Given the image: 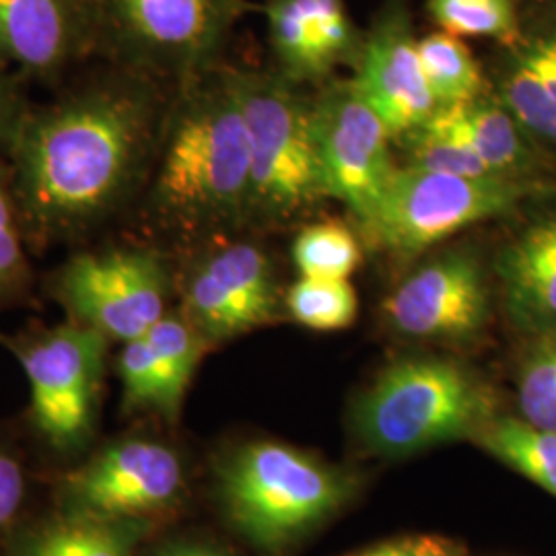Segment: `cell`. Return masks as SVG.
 I'll return each instance as SVG.
<instances>
[{"mask_svg":"<svg viewBox=\"0 0 556 556\" xmlns=\"http://www.w3.org/2000/svg\"><path fill=\"white\" fill-rule=\"evenodd\" d=\"M266 17L270 40L289 77H321L332 68L319 43L316 0H270Z\"/></svg>","mask_w":556,"mask_h":556,"instance_id":"44dd1931","label":"cell"},{"mask_svg":"<svg viewBox=\"0 0 556 556\" xmlns=\"http://www.w3.org/2000/svg\"><path fill=\"white\" fill-rule=\"evenodd\" d=\"M466 140L486 169L497 178L532 179L538 157L532 137L498 100H477L441 105L433 114Z\"/></svg>","mask_w":556,"mask_h":556,"instance_id":"e0dca14e","label":"cell"},{"mask_svg":"<svg viewBox=\"0 0 556 556\" xmlns=\"http://www.w3.org/2000/svg\"><path fill=\"white\" fill-rule=\"evenodd\" d=\"M285 305L291 318L318 332H337L357 319L358 299L349 278L301 277L295 280Z\"/></svg>","mask_w":556,"mask_h":556,"instance_id":"cb8c5ba5","label":"cell"},{"mask_svg":"<svg viewBox=\"0 0 556 556\" xmlns=\"http://www.w3.org/2000/svg\"><path fill=\"white\" fill-rule=\"evenodd\" d=\"M174 289L172 258L151 241L83 245L46 278L66 319L118 344L147 334L169 312Z\"/></svg>","mask_w":556,"mask_h":556,"instance_id":"8992f818","label":"cell"},{"mask_svg":"<svg viewBox=\"0 0 556 556\" xmlns=\"http://www.w3.org/2000/svg\"><path fill=\"white\" fill-rule=\"evenodd\" d=\"M429 11L443 31L457 38L517 40L514 0H429Z\"/></svg>","mask_w":556,"mask_h":556,"instance_id":"83f0119b","label":"cell"},{"mask_svg":"<svg viewBox=\"0 0 556 556\" xmlns=\"http://www.w3.org/2000/svg\"><path fill=\"white\" fill-rule=\"evenodd\" d=\"M431 544V540H422V538H406V540H394V542H383L369 551H363L355 556H420L427 546Z\"/></svg>","mask_w":556,"mask_h":556,"instance_id":"1f68e13d","label":"cell"},{"mask_svg":"<svg viewBox=\"0 0 556 556\" xmlns=\"http://www.w3.org/2000/svg\"><path fill=\"white\" fill-rule=\"evenodd\" d=\"M151 526L153 519L60 514L29 532L17 556H132Z\"/></svg>","mask_w":556,"mask_h":556,"instance_id":"d6986e66","label":"cell"},{"mask_svg":"<svg viewBox=\"0 0 556 556\" xmlns=\"http://www.w3.org/2000/svg\"><path fill=\"white\" fill-rule=\"evenodd\" d=\"M25 498V475L20 459L0 447V530L20 516Z\"/></svg>","mask_w":556,"mask_h":556,"instance_id":"4dcf8cb0","label":"cell"},{"mask_svg":"<svg viewBox=\"0 0 556 556\" xmlns=\"http://www.w3.org/2000/svg\"><path fill=\"white\" fill-rule=\"evenodd\" d=\"M250 140L248 227L295 219L328 199L319 161L316 103L295 91L291 80L233 71Z\"/></svg>","mask_w":556,"mask_h":556,"instance_id":"5b68a950","label":"cell"},{"mask_svg":"<svg viewBox=\"0 0 556 556\" xmlns=\"http://www.w3.org/2000/svg\"><path fill=\"white\" fill-rule=\"evenodd\" d=\"M316 119L326 197L344 202L363 225L396 174L390 149L394 137L349 85L316 103Z\"/></svg>","mask_w":556,"mask_h":556,"instance_id":"7c38bea8","label":"cell"},{"mask_svg":"<svg viewBox=\"0 0 556 556\" xmlns=\"http://www.w3.org/2000/svg\"><path fill=\"white\" fill-rule=\"evenodd\" d=\"M519 408L530 425L556 431V332L542 337L519 374Z\"/></svg>","mask_w":556,"mask_h":556,"instance_id":"f1b7e54d","label":"cell"},{"mask_svg":"<svg viewBox=\"0 0 556 556\" xmlns=\"http://www.w3.org/2000/svg\"><path fill=\"white\" fill-rule=\"evenodd\" d=\"M250 140L233 71L174 89L157 153L137 200L142 227L190 250L248 229Z\"/></svg>","mask_w":556,"mask_h":556,"instance_id":"7a4b0ae2","label":"cell"},{"mask_svg":"<svg viewBox=\"0 0 556 556\" xmlns=\"http://www.w3.org/2000/svg\"><path fill=\"white\" fill-rule=\"evenodd\" d=\"M351 495V477L277 441L245 443L219 468L225 514L264 551H280L309 534Z\"/></svg>","mask_w":556,"mask_h":556,"instance_id":"277c9868","label":"cell"},{"mask_svg":"<svg viewBox=\"0 0 556 556\" xmlns=\"http://www.w3.org/2000/svg\"><path fill=\"white\" fill-rule=\"evenodd\" d=\"M489 309L486 275L466 250L425 262L383 301V316L397 334L420 340L477 337Z\"/></svg>","mask_w":556,"mask_h":556,"instance_id":"4fadbf2b","label":"cell"},{"mask_svg":"<svg viewBox=\"0 0 556 556\" xmlns=\"http://www.w3.org/2000/svg\"><path fill=\"white\" fill-rule=\"evenodd\" d=\"M169 101L160 80L105 62L29 105L7 161L31 252L80 248L135 208Z\"/></svg>","mask_w":556,"mask_h":556,"instance_id":"6da1fadb","label":"cell"},{"mask_svg":"<svg viewBox=\"0 0 556 556\" xmlns=\"http://www.w3.org/2000/svg\"><path fill=\"white\" fill-rule=\"evenodd\" d=\"M98 54V0H0V62L20 79L56 85Z\"/></svg>","mask_w":556,"mask_h":556,"instance_id":"5bb4252c","label":"cell"},{"mask_svg":"<svg viewBox=\"0 0 556 556\" xmlns=\"http://www.w3.org/2000/svg\"><path fill=\"white\" fill-rule=\"evenodd\" d=\"M184 491L178 454L153 439L130 438L101 450L60 480L62 514L155 519Z\"/></svg>","mask_w":556,"mask_h":556,"instance_id":"8fae6325","label":"cell"},{"mask_svg":"<svg viewBox=\"0 0 556 556\" xmlns=\"http://www.w3.org/2000/svg\"><path fill=\"white\" fill-rule=\"evenodd\" d=\"M402 139L406 149L402 165L406 167L433 174L497 178L486 169L475 149L454 128L439 122L435 116H431L420 128Z\"/></svg>","mask_w":556,"mask_h":556,"instance_id":"484cf974","label":"cell"},{"mask_svg":"<svg viewBox=\"0 0 556 556\" xmlns=\"http://www.w3.org/2000/svg\"><path fill=\"white\" fill-rule=\"evenodd\" d=\"M25 80L20 79L11 68L0 62V155L7 157L13 140L20 132L31 101L23 89Z\"/></svg>","mask_w":556,"mask_h":556,"instance_id":"f546056e","label":"cell"},{"mask_svg":"<svg viewBox=\"0 0 556 556\" xmlns=\"http://www.w3.org/2000/svg\"><path fill=\"white\" fill-rule=\"evenodd\" d=\"M179 312L213 344L248 334L277 318L278 287L270 256L256 241L236 236L192 250L176 275Z\"/></svg>","mask_w":556,"mask_h":556,"instance_id":"30bf717a","label":"cell"},{"mask_svg":"<svg viewBox=\"0 0 556 556\" xmlns=\"http://www.w3.org/2000/svg\"><path fill=\"white\" fill-rule=\"evenodd\" d=\"M417 46L425 77L439 108L484 96V79L477 59L457 36L438 31L418 40Z\"/></svg>","mask_w":556,"mask_h":556,"instance_id":"7402d4cb","label":"cell"},{"mask_svg":"<svg viewBox=\"0 0 556 556\" xmlns=\"http://www.w3.org/2000/svg\"><path fill=\"white\" fill-rule=\"evenodd\" d=\"M31 282V248L21 219L9 161L0 155V305L25 298Z\"/></svg>","mask_w":556,"mask_h":556,"instance_id":"d4e9b609","label":"cell"},{"mask_svg":"<svg viewBox=\"0 0 556 556\" xmlns=\"http://www.w3.org/2000/svg\"><path fill=\"white\" fill-rule=\"evenodd\" d=\"M0 342L29 383L34 427L59 450L85 445L93 433L112 342L71 319L20 337L0 334Z\"/></svg>","mask_w":556,"mask_h":556,"instance_id":"9c48e42d","label":"cell"},{"mask_svg":"<svg viewBox=\"0 0 556 556\" xmlns=\"http://www.w3.org/2000/svg\"><path fill=\"white\" fill-rule=\"evenodd\" d=\"M551 192H555L553 186L534 178H475L397 165L363 229L378 248L410 258L472 225L503 217L521 202Z\"/></svg>","mask_w":556,"mask_h":556,"instance_id":"ba28073f","label":"cell"},{"mask_svg":"<svg viewBox=\"0 0 556 556\" xmlns=\"http://www.w3.org/2000/svg\"><path fill=\"white\" fill-rule=\"evenodd\" d=\"M291 254L301 277L351 278L363 260L357 236L337 220L305 227Z\"/></svg>","mask_w":556,"mask_h":556,"instance_id":"4316f807","label":"cell"},{"mask_svg":"<svg viewBox=\"0 0 556 556\" xmlns=\"http://www.w3.org/2000/svg\"><path fill=\"white\" fill-rule=\"evenodd\" d=\"M349 87L394 139L420 128L439 108L420 64L417 40L400 20L383 23L365 43Z\"/></svg>","mask_w":556,"mask_h":556,"instance_id":"9a60e30c","label":"cell"},{"mask_svg":"<svg viewBox=\"0 0 556 556\" xmlns=\"http://www.w3.org/2000/svg\"><path fill=\"white\" fill-rule=\"evenodd\" d=\"M475 441L556 497V431L540 429L528 420L493 418Z\"/></svg>","mask_w":556,"mask_h":556,"instance_id":"ffe728a7","label":"cell"},{"mask_svg":"<svg viewBox=\"0 0 556 556\" xmlns=\"http://www.w3.org/2000/svg\"><path fill=\"white\" fill-rule=\"evenodd\" d=\"M498 101L532 140L556 144V34L517 54L501 80Z\"/></svg>","mask_w":556,"mask_h":556,"instance_id":"ac0fdd59","label":"cell"},{"mask_svg":"<svg viewBox=\"0 0 556 556\" xmlns=\"http://www.w3.org/2000/svg\"><path fill=\"white\" fill-rule=\"evenodd\" d=\"M155 556H233L227 551L204 542H174L163 546Z\"/></svg>","mask_w":556,"mask_h":556,"instance_id":"d6a6232c","label":"cell"},{"mask_svg":"<svg viewBox=\"0 0 556 556\" xmlns=\"http://www.w3.org/2000/svg\"><path fill=\"white\" fill-rule=\"evenodd\" d=\"M420 556H459L456 551H452L445 542H438V540H431V544L427 546V551Z\"/></svg>","mask_w":556,"mask_h":556,"instance_id":"836d02e7","label":"cell"},{"mask_svg":"<svg viewBox=\"0 0 556 556\" xmlns=\"http://www.w3.org/2000/svg\"><path fill=\"white\" fill-rule=\"evenodd\" d=\"M243 9V0H98V56L178 89L215 68Z\"/></svg>","mask_w":556,"mask_h":556,"instance_id":"52a82bcc","label":"cell"},{"mask_svg":"<svg viewBox=\"0 0 556 556\" xmlns=\"http://www.w3.org/2000/svg\"><path fill=\"white\" fill-rule=\"evenodd\" d=\"M505 309L517 328L556 332V206L505 243L495 262Z\"/></svg>","mask_w":556,"mask_h":556,"instance_id":"2e32d148","label":"cell"},{"mask_svg":"<svg viewBox=\"0 0 556 556\" xmlns=\"http://www.w3.org/2000/svg\"><path fill=\"white\" fill-rule=\"evenodd\" d=\"M116 374L122 383V408L126 413L153 410L161 417H178L184 396H179L172 386L144 334L122 344L116 357Z\"/></svg>","mask_w":556,"mask_h":556,"instance_id":"603a6c76","label":"cell"},{"mask_svg":"<svg viewBox=\"0 0 556 556\" xmlns=\"http://www.w3.org/2000/svg\"><path fill=\"white\" fill-rule=\"evenodd\" d=\"M495 418V397L457 361L413 357L386 367L358 400L361 441L381 456H408L447 441L477 438Z\"/></svg>","mask_w":556,"mask_h":556,"instance_id":"3957f363","label":"cell"}]
</instances>
